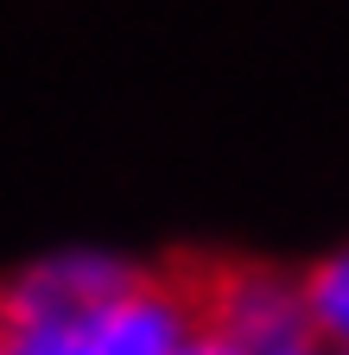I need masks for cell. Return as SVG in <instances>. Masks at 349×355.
Segmentation results:
<instances>
[{
    "label": "cell",
    "mask_w": 349,
    "mask_h": 355,
    "mask_svg": "<svg viewBox=\"0 0 349 355\" xmlns=\"http://www.w3.org/2000/svg\"><path fill=\"white\" fill-rule=\"evenodd\" d=\"M197 330L191 266L51 254L0 286V355H171Z\"/></svg>",
    "instance_id": "6da1fadb"
},
{
    "label": "cell",
    "mask_w": 349,
    "mask_h": 355,
    "mask_svg": "<svg viewBox=\"0 0 349 355\" xmlns=\"http://www.w3.org/2000/svg\"><path fill=\"white\" fill-rule=\"evenodd\" d=\"M191 286H197V324L235 355H280L305 336H318L305 318L298 273H286V266H267V260L191 266Z\"/></svg>",
    "instance_id": "7a4b0ae2"
},
{
    "label": "cell",
    "mask_w": 349,
    "mask_h": 355,
    "mask_svg": "<svg viewBox=\"0 0 349 355\" xmlns=\"http://www.w3.org/2000/svg\"><path fill=\"white\" fill-rule=\"evenodd\" d=\"M298 292H305V318H312L318 343L330 349H349V241L324 260H312L298 273Z\"/></svg>",
    "instance_id": "3957f363"
},
{
    "label": "cell",
    "mask_w": 349,
    "mask_h": 355,
    "mask_svg": "<svg viewBox=\"0 0 349 355\" xmlns=\"http://www.w3.org/2000/svg\"><path fill=\"white\" fill-rule=\"evenodd\" d=\"M171 355H235V349H229V343H216V336H210V330L197 324V330H191V336H185L178 349H171Z\"/></svg>",
    "instance_id": "277c9868"
},
{
    "label": "cell",
    "mask_w": 349,
    "mask_h": 355,
    "mask_svg": "<svg viewBox=\"0 0 349 355\" xmlns=\"http://www.w3.org/2000/svg\"><path fill=\"white\" fill-rule=\"evenodd\" d=\"M280 355H337V349L318 343V336H305V343H292V349H280Z\"/></svg>",
    "instance_id": "5b68a950"
},
{
    "label": "cell",
    "mask_w": 349,
    "mask_h": 355,
    "mask_svg": "<svg viewBox=\"0 0 349 355\" xmlns=\"http://www.w3.org/2000/svg\"><path fill=\"white\" fill-rule=\"evenodd\" d=\"M337 355H349V349H337Z\"/></svg>",
    "instance_id": "8992f818"
}]
</instances>
